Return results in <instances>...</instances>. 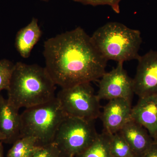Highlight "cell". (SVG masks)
Wrapping results in <instances>:
<instances>
[{"label": "cell", "instance_id": "d6986e66", "mask_svg": "<svg viewBox=\"0 0 157 157\" xmlns=\"http://www.w3.org/2000/svg\"><path fill=\"white\" fill-rule=\"evenodd\" d=\"M61 155L54 144L40 147L31 157H59Z\"/></svg>", "mask_w": 157, "mask_h": 157}, {"label": "cell", "instance_id": "8fae6325", "mask_svg": "<svg viewBox=\"0 0 157 157\" xmlns=\"http://www.w3.org/2000/svg\"><path fill=\"white\" fill-rule=\"evenodd\" d=\"M18 110L2 97L0 103V132L6 137L4 142L14 143L20 138L21 114Z\"/></svg>", "mask_w": 157, "mask_h": 157}, {"label": "cell", "instance_id": "3957f363", "mask_svg": "<svg viewBox=\"0 0 157 157\" xmlns=\"http://www.w3.org/2000/svg\"><path fill=\"white\" fill-rule=\"evenodd\" d=\"M96 48L104 58L117 63L138 59L142 38L140 31L121 23L109 22L91 36Z\"/></svg>", "mask_w": 157, "mask_h": 157}, {"label": "cell", "instance_id": "7a4b0ae2", "mask_svg": "<svg viewBox=\"0 0 157 157\" xmlns=\"http://www.w3.org/2000/svg\"><path fill=\"white\" fill-rule=\"evenodd\" d=\"M56 85L45 67L17 62L8 91L9 103L19 109L43 104L55 98Z\"/></svg>", "mask_w": 157, "mask_h": 157}, {"label": "cell", "instance_id": "5b68a950", "mask_svg": "<svg viewBox=\"0 0 157 157\" xmlns=\"http://www.w3.org/2000/svg\"><path fill=\"white\" fill-rule=\"evenodd\" d=\"M94 121L67 116L52 143L64 157H76L93 143L98 135Z\"/></svg>", "mask_w": 157, "mask_h": 157}, {"label": "cell", "instance_id": "ac0fdd59", "mask_svg": "<svg viewBox=\"0 0 157 157\" xmlns=\"http://www.w3.org/2000/svg\"><path fill=\"white\" fill-rule=\"evenodd\" d=\"M76 2L81 3L85 5L93 6H108L115 13L119 14L120 12V3L121 0H73Z\"/></svg>", "mask_w": 157, "mask_h": 157}, {"label": "cell", "instance_id": "44dd1931", "mask_svg": "<svg viewBox=\"0 0 157 157\" xmlns=\"http://www.w3.org/2000/svg\"><path fill=\"white\" fill-rule=\"evenodd\" d=\"M2 141H0V157H4L3 155V147Z\"/></svg>", "mask_w": 157, "mask_h": 157}, {"label": "cell", "instance_id": "cb8c5ba5", "mask_svg": "<svg viewBox=\"0 0 157 157\" xmlns=\"http://www.w3.org/2000/svg\"><path fill=\"white\" fill-rule=\"evenodd\" d=\"M41 1H42V2H49L50 0H41Z\"/></svg>", "mask_w": 157, "mask_h": 157}, {"label": "cell", "instance_id": "484cf974", "mask_svg": "<svg viewBox=\"0 0 157 157\" xmlns=\"http://www.w3.org/2000/svg\"><path fill=\"white\" fill-rule=\"evenodd\" d=\"M59 157H64L63 156L61 155Z\"/></svg>", "mask_w": 157, "mask_h": 157}, {"label": "cell", "instance_id": "5bb4252c", "mask_svg": "<svg viewBox=\"0 0 157 157\" xmlns=\"http://www.w3.org/2000/svg\"><path fill=\"white\" fill-rule=\"evenodd\" d=\"M76 157H113L110 151L109 134L104 132L98 134L93 143Z\"/></svg>", "mask_w": 157, "mask_h": 157}, {"label": "cell", "instance_id": "d4e9b609", "mask_svg": "<svg viewBox=\"0 0 157 157\" xmlns=\"http://www.w3.org/2000/svg\"><path fill=\"white\" fill-rule=\"evenodd\" d=\"M2 96L1 95V94H0V103H1V100H2Z\"/></svg>", "mask_w": 157, "mask_h": 157}, {"label": "cell", "instance_id": "30bf717a", "mask_svg": "<svg viewBox=\"0 0 157 157\" xmlns=\"http://www.w3.org/2000/svg\"><path fill=\"white\" fill-rule=\"evenodd\" d=\"M132 119L145 128L154 140L157 135V95L139 98L132 108Z\"/></svg>", "mask_w": 157, "mask_h": 157}, {"label": "cell", "instance_id": "2e32d148", "mask_svg": "<svg viewBox=\"0 0 157 157\" xmlns=\"http://www.w3.org/2000/svg\"><path fill=\"white\" fill-rule=\"evenodd\" d=\"M109 135L113 157H137L126 140L119 132Z\"/></svg>", "mask_w": 157, "mask_h": 157}, {"label": "cell", "instance_id": "4fadbf2b", "mask_svg": "<svg viewBox=\"0 0 157 157\" xmlns=\"http://www.w3.org/2000/svg\"><path fill=\"white\" fill-rule=\"evenodd\" d=\"M42 36L38 20L33 17L28 25L21 29L16 34L15 46L21 56L28 58Z\"/></svg>", "mask_w": 157, "mask_h": 157}, {"label": "cell", "instance_id": "9a60e30c", "mask_svg": "<svg viewBox=\"0 0 157 157\" xmlns=\"http://www.w3.org/2000/svg\"><path fill=\"white\" fill-rule=\"evenodd\" d=\"M39 147L35 137H21L13 143L7 157H31Z\"/></svg>", "mask_w": 157, "mask_h": 157}, {"label": "cell", "instance_id": "6da1fadb", "mask_svg": "<svg viewBox=\"0 0 157 157\" xmlns=\"http://www.w3.org/2000/svg\"><path fill=\"white\" fill-rule=\"evenodd\" d=\"M45 68L61 88L97 81L106 73L107 61L81 27L44 42Z\"/></svg>", "mask_w": 157, "mask_h": 157}, {"label": "cell", "instance_id": "9c48e42d", "mask_svg": "<svg viewBox=\"0 0 157 157\" xmlns=\"http://www.w3.org/2000/svg\"><path fill=\"white\" fill-rule=\"evenodd\" d=\"M131 102L122 98L109 100L100 116L104 132L108 134L118 133L127 123L132 120Z\"/></svg>", "mask_w": 157, "mask_h": 157}, {"label": "cell", "instance_id": "52a82bcc", "mask_svg": "<svg viewBox=\"0 0 157 157\" xmlns=\"http://www.w3.org/2000/svg\"><path fill=\"white\" fill-rule=\"evenodd\" d=\"M123 63H118L115 68L101 77L97 94L100 101L122 98L132 102L135 94L133 79L124 69Z\"/></svg>", "mask_w": 157, "mask_h": 157}, {"label": "cell", "instance_id": "ffe728a7", "mask_svg": "<svg viewBox=\"0 0 157 157\" xmlns=\"http://www.w3.org/2000/svg\"><path fill=\"white\" fill-rule=\"evenodd\" d=\"M140 157H157V143L154 142Z\"/></svg>", "mask_w": 157, "mask_h": 157}, {"label": "cell", "instance_id": "e0dca14e", "mask_svg": "<svg viewBox=\"0 0 157 157\" xmlns=\"http://www.w3.org/2000/svg\"><path fill=\"white\" fill-rule=\"evenodd\" d=\"M14 64L7 59L0 60V91L8 90Z\"/></svg>", "mask_w": 157, "mask_h": 157}, {"label": "cell", "instance_id": "ba28073f", "mask_svg": "<svg viewBox=\"0 0 157 157\" xmlns=\"http://www.w3.org/2000/svg\"><path fill=\"white\" fill-rule=\"evenodd\" d=\"M133 89L139 98L157 95V51L151 50L137 59Z\"/></svg>", "mask_w": 157, "mask_h": 157}, {"label": "cell", "instance_id": "8992f818", "mask_svg": "<svg viewBox=\"0 0 157 157\" xmlns=\"http://www.w3.org/2000/svg\"><path fill=\"white\" fill-rule=\"evenodd\" d=\"M56 97L67 116L94 121L101 116L100 100L91 83L61 88Z\"/></svg>", "mask_w": 157, "mask_h": 157}, {"label": "cell", "instance_id": "277c9868", "mask_svg": "<svg viewBox=\"0 0 157 157\" xmlns=\"http://www.w3.org/2000/svg\"><path fill=\"white\" fill-rule=\"evenodd\" d=\"M66 117L56 97L46 103L25 108L21 114L20 138L35 137L40 147L52 143Z\"/></svg>", "mask_w": 157, "mask_h": 157}, {"label": "cell", "instance_id": "603a6c76", "mask_svg": "<svg viewBox=\"0 0 157 157\" xmlns=\"http://www.w3.org/2000/svg\"><path fill=\"white\" fill-rule=\"evenodd\" d=\"M154 141L155 142L157 143V136H156V137H155L154 139Z\"/></svg>", "mask_w": 157, "mask_h": 157}, {"label": "cell", "instance_id": "7402d4cb", "mask_svg": "<svg viewBox=\"0 0 157 157\" xmlns=\"http://www.w3.org/2000/svg\"><path fill=\"white\" fill-rule=\"evenodd\" d=\"M5 139H6V137L5 135L0 132V141H4Z\"/></svg>", "mask_w": 157, "mask_h": 157}, {"label": "cell", "instance_id": "7c38bea8", "mask_svg": "<svg viewBox=\"0 0 157 157\" xmlns=\"http://www.w3.org/2000/svg\"><path fill=\"white\" fill-rule=\"evenodd\" d=\"M119 133L124 138L137 157H140L154 143L145 128L133 120L127 123Z\"/></svg>", "mask_w": 157, "mask_h": 157}]
</instances>
